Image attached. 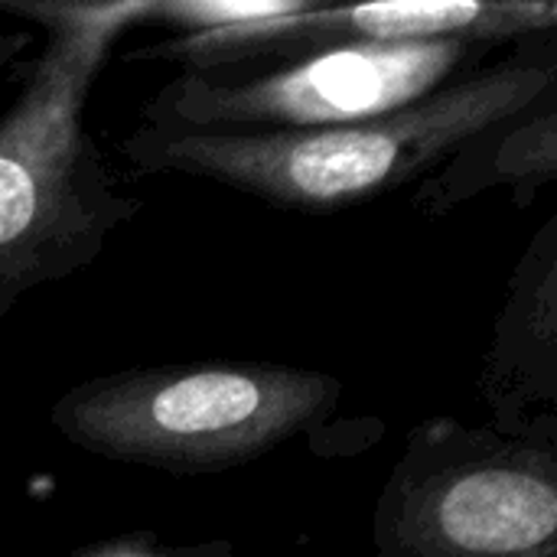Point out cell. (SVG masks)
<instances>
[{
  "label": "cell",
  "instance_id": "8",
  "mask_svg": "<svg viewBox=\"0 0 557 557\" xmlns=\"http://www.w3.org/2000/svg\"><path fill=\"white\" fill-rule=\"evenodd\" d=\"M557 176V91L529 108L493 121L463 140L434 173H428L411 206L421 215H447L480 193L509 186L516 202L532 206L535 193Z\"/></svg>",
  "mask_w": 557,
  "mask_h": 557
},
{
  "label": "cell",
  "instance_id": "2",
  "mask_svg": "<svg viewBox=\"0 0 557 557\" xmlns=\"http://www.w3.org/2000/svg\"><path fill=\"white\" fill-rule=\"evenodd\" d=\"M144 10L147 0H0V13L46 29L42 52L16 65V98L0 114V317L95 264L144 209L114 186L85 124L104 59Z\"/></svg>",
  "mask_w": 557,
  "mask_h": 557
},
{
  "label": "cell",
  "instance_id": "3",
  "mask_svg": "<svg viewBox=\"0 0 557 557\" xmlns=\"http://www.w3.org/2000/svg\"><path fill=\"white\" fill-rule=\"evenodd\" d=\"M346 385L284 362H160L95 375L62 392L49 424L78 450L206 476L248 467L297 437L323 460L359 457L385 437L379 418H339Z\"/></svg>",
  "mask_w": 557,
  "mask_h": 557
},
{
  "label": "cell",
  "instance_id": "9",
  "mask_svg": "<svg viewBox=\"0 0 557 557\" xmlns=\"http://www.w3.org/2000/svg\"><path fill=\"white\" fill-rule=\"evenodd\" d=\"M300 0H147L144 23L170 26L176 36L255 23L294 10Z\"/></svg>",
  "mask_w": 557,
  "mask_h": 557
},
{
  "label": "cell",
  "instance_id": "6",
  "mask_svg": "<svg viewBox=\"0 0 557 557\" xmlns=\"http://www.w3.org/2000/svg\"><path fill=\"white\" fill-rule=\"evenodd\" d=\"M555 29L557 3L548 0H395L359 7L300 0L268 20L137 46L124 52V62H176L183 72H261L343 46L428 39L512 46Z\"/></svg>",
  "mask_w": 557,
  "mask_h": 557
},
{
  "label": "cell",
  "instance_id": "11",
  "mask_svg": "<svg viewBox=\"0 0 557 557\" xmlns=\"http://www.w3.org/2000/svg\"><path fill=\"white\" fill-rule=\"evenodd\" d=\"M23 46H29V33H0V65L10 62Z\"/></svg>",
  "mask_w": 557,
  "mask_h": 557
},
{
  "label": "cell",
  "instance_id": "10",
  "mask_svg": "<svg viewBox=\"0 0 557 557\" xmlns=\"http://www.w3.org/2000/svg\"><path fill=\"white\" fill-rule=\"evenodd\" d=\"M69 557H238L228 539L212 542H163L157 532H124L101 542H88Z\"/></svg>",
  "mask_w": 557,
  "mask_h": 557
},
{
  "label": "cell",
  "instance_id": "1",
  "mask_svg": "<svg viewBox=\"0 0 557 557\" xmlns=\"http://www.w3.org/2000/svg\"><path fill=\"white\" fill-rule=\"evenodd\" d=\"M548 91H557V29L512 42L486 65L382 117L284 134L137 124L117 150L150 176L180 173L287 212L330 215L421 183L463 140Z\"/></svg>",
  "mask_w": 557,
  "mask_h": 557
},
{
  "label": "cell",
  "instance_id": "7",
  "mask_svg": "<svg viewBox=\"0 0 557 557\" xmlns=\"http://www.w3.org/2000/svg\"><path fill=\"white\" fill-rule=\"evenodd\" d=\"M476 398L493 431L557 441V215L542 222L509 274L480 359Z\"/></svg>",
  "mask_w": 557,
  "mask_h": 557
},
{
  "label": "cell",
  "instance_id": "4",
  "mask_svg": "<svg viewBox=\"0 0 557 557\" xmlns=\"http://www.w3.org/2000/svg\"><path fill=\"white\" fill-rule=\"evenodd\" d=\"M375 557H557V441L457 418L408 431L375 512Z\"/></svg>",
  "mask_w": 557,
  "mask_h": 557
},
{
  "label": "cell",
  "instance_id": "5",
  "mask_svg": "<svg viewBox=\"0 0 557 557\" xmlns=\"http://www.w3.org/2000/svg\"><path fill=\"white\" fill-rule=\"evenodd\" d=\"M509 46L473 39L326 49L261 72H180L140 108L157 131L284 134L392 114Z\"/></svg>",
  "mask_w": 557,
  "mask_h": 557
}]
</instances>
